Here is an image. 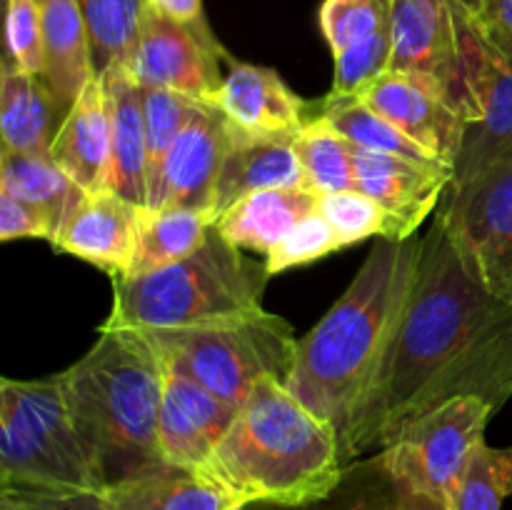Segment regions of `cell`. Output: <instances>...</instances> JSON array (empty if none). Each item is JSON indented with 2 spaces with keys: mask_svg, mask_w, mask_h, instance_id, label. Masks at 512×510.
<instances>
[{
  "mask_svg": "<svg viewBox=\"0 0 512 510\" xmlns=\"http://www.w3.org/2000/svg\"><path fill=\"white\" fill-rule=\"evenodd\" d=\"M140 210L108 188L83 193L60 220L50 243L60 253L108 273L110 280L123 278L133 260Z\"/></svg>",
  "mask_w": 512,
  "mask_h": 510,
  "instance_id": "cell-15",
  "label": "cell"
},
{
  "mask_svg": "<svg viewBox=\"0 0 512 510\" xmlns=\"http://www.w3.org/2000/svg\"><path fill=\"white\" fill-rule=\"evenodd\" d=\"M228 143L225 115L213 100H200L165 160L155 208H190L213 215L215 185Z\"/></svg>",
  "mask_w": 512,
  "mask_h": 510,
  "instance_id": "cell-17",
  "label": "cell"
},
{
  "mask_svg": "<svg viewBox=\"0 0 512 510\" xmlns=\"http://www.w3.org/2000/svg\"><path fill=\"white\" fill-rule=\"evenodd\" d=\"M53 235L55 225L48 215H43L33 205L23 203V200L13 198V195L0 193V240L3 243L25 238L53 240Z\"/></svg>",
  "mask_w": 512,
  "mask_h": 510,
  "instance_id": "cell-40",
  "label": "cell"
},
{
  "mask_svg": "<svg viewBox=\"0 0 512 510\" xmlns=\"http://www.w3.org/2000/svg\"><path fill=\"white\" fill-rule=\"evenodd\" d=\"M148 335L170 368L235 408L250 398L260 380L278 378L288 385L300 343L293 325L268 310L203 328Z\"/></svg>",
  "mask_w": 512,
  "mask_h": 510,
  "instance_id": "cell-7",
  "label": "cell"
},
{
  "mask_svg": "<svg viewBox=\"0 0 512 510\" xmlns=\"http://www.w3.org/2000/svg\"><path fill=\"white\" fill-rule=\"evenodd\" d=\"M355 190L373 198L390 215V238L408 240L428 215H435L445 190L453 183V168L425 165L398 155L375 153L350 143Z\"/></svg>",
  "mask_w": 512,
  "mask_h": 510,
  "instance_id": "cell-13",
  "label": "cell"
},
{
  "mask_svg": "<svg viewBox=\"0 0 512 510\" xmlns=\"http://www.w3.org/2000/svg\"><path fill=\"white\" fill-rule=\"evenodd\" d=\"M303 180L315 193H338L355 188L353 150L323 115L315 113L293 140Z\"/></svg>",
  "mask_w": 512,
  "mask_h": 510,
  "instance_id": "cell-31",
  "label": "cell"
},
{
  "mask_svg": "<svg viewBox=\"0 0 512 510\" xmlns=\"http://www.w3.org/2000/svg\"><path fill=\"white\" fill-rule=\"evenodd\" d=\"M165 363V360H163ZM238 408L165 363L158 443L163 460L200 470L233 425Z\"/></svg>",
  "mask_w": 512,
  "mask_h": 510,
  "instance_id": "cell-14",
  "label": "cell"
},
{
  "mask_svg": "<svg viewBox=\"0 0 512 510\" xmlns=\"http://www.w3.org/2000/svg\"><path fill=\"white\" fill-rule=\"evenodd\" d=\"M90 38V58L98 78L128 70L138 45L148 0H80Z\"/></svg>",
  "mask_w": 512,
  "mask_h": 510,
  "instance_id": "cell-29",
  "label": "cell"
},
{
  "mask_svg": "<svg viewBox=\"0 0 512 510\" xmlns=\"http://www.w3.org/2000/svg\"><path fill=\"white\" fill-rule=\"evenodd\" d=\"M325 500L333 510H448L395 473L380 453L345 465L338 488Z\"/></svg>",
  "mask_w": 512,
  "mask_h": 510,
  "instance_id": "cell-27",
  "label": "cell"
},
{
  "mask_svg": "<svg viewBox=\"0 0 512 510\" xmlns=\"http://www.w3.org/2000/svg\"><path fill=\"white\" fill-rule=\"evenodd\" d=\"M103 80L110 100V165L105 188L148 208L143 88L128 73H110Z\"/></svg>",
  "mask_w": 512,
  "mask_h": 510,
  "instance_id": "cell-23",
  "label": "cell"
},
{
  "mask_svg": "<svg viewBox=\"0 0 512 510\" xmlns=\"http://www.w3.org/2000/svg\"><path fill=\"white\" fill-rule=\"evenodd\" d=\"M200 100L185 98L173 90L143 88L145 113V153H148V208H155L160 195L165 160L178 140L180 130L188 125Z\"/></svg>",
  "mask_w": 512,
  "mask_h": 510,
  "instance_id": "cell-32",
  "label": "cell"
},
{
  "mask_svg": "<svg viewBox=\"0 0 512 510\" xmlns=\"http://www.w3.org/2000/svg\"><path fill=\"white\" fill-rule=\"evenodd\" d=\"M455 5H460V8H465V10H470V13H475L478 15V10H480V3H483V0H453Z\"/></svg>",
  "mask_w": 512,
  "mask_h": 510,
  "instance_id": "cell-44",
  "label": "cell"
},
{
  "mask_svg": "<svg viewBox=\"0 0 512 510\" xmlns=\"http://www.w3.org/2000/svg\"><path fill=\"white\" fill-rule=\"evenodd\" d=\"M215 218L205 210L143 208L130 268L123 278L155 273L193 255L213 233Z\"/></svg>",
  "mask_w": 512,
  "mask_h": 510,
  "instance_id": "cell-26",
  "label": "cell"
},
{
  "mask_svg": "<svg viewBox=\"0 0 512 510\" xmlns=\"http://www.w3.org/2000/svg\"><path fill=\"white\" fill-rule=\"evenodd\" d=\"M220 60L230 58L208 25L178 23L150 5L125 73L140 88L215 100L225 78L220 75Z\"/></svg>",
  "mask_w": 512,
  "mask_h": 510,
  "instance_id": "cell-12",
  "label": "cell"
},
{
  "mask_svg": "<svg viewBox=\"0 0 512 510\" xmlns=\"http://www.w3.org/2000/svg\"><path fill=\"white\" fill-rule=\"evenodd\" d=\"M5 58L25 73L45 75L43 20L38 0H8L5 8Z\"/></svg>",
  "mask_w": 512,
  "mask_h": 510,
  "instance_id": "cell-38",
  "label": "cell"
},
{
  "mask_svg": "<svg viewBox=\"0 0 512 510\" xmlns=\"http://www.w3.org/2000/svg\"><path fill=\"white\" fill-rule=\"evenodd\" d=\"M200 470L243 505H310L338 488L345 463L335 425L265 378Z\"/></svg>",
  "mask_w": 512,
  "mask_h": 510,
  "instance_id": "cell-3",
  "label": "cell"
},
{
  "mask_svg": "<svg viewBox=\"0 0 512 510\" xmlns=\"http://www.w3.org/2000/svg\"><path fill=\"white\" fill-rule=\"evenodd\" d=\"M358 98L433 158L455 168L468 123L438 90L413 75L385 73Z\"/></svg>",
  "mask_w": 512,
  "mask_h": 510,
  "instance_id": "cell-16",
  "label": "cell"
},
{
  "mask_svg": "<svg viewBox=\"0 0 512 510\" xmlns=\"http://www.w3.org/2000/svg\"><path fill=\"white\" fill-rule=\"evenodd\" d=\"M320 213L328 218L343 245L363 243L368 238H390V215L360 190H338L320 195Z\"/></svg>",
  "mask_w": 512,
  "mask_h": 510,
  "instance_id": "cell-35",
  "label": "cell"
},
{
  "mask_svg": "<svg viewBox=\"0 0 512 510\" xmlns=\"http://www.w3.org/2000/svg\"><path fill=\"white\" fill-rule=\"evenodd\" d=\"M318 23L333 55L390 30V0H323Z\"/></svg>",
  "mask_w": 512,
  "mask_h": 510,
  "instance_id": "cell-34",
  "label": "cell"
},
{
  "mask_svg": "<svg viewBox=\"0 0 512 510\" xmlns=\"http://www.w3.org/2000/svg\"><path fill=\"white\" fill-rule=\"evenodd\" d=\"M318 205L320 193L308 185L258 190L225 210L215 220V230L235 248L268 255Z\"/></svg>",
  "mask_w": 512,
  "mask_h": 510,
  "instance_id": "cell-24",
  "label": "cell"
},
{
  "mask_svg": "<svg viewBox=\"0 0 512 510\" xmlns=\"http://www.w3.org/2000/svg\"><path fill=\"white\" fill-rule=\"evenodd\" d=\"M213 103L235 133L258 138H295L310 120L300 95L265 65L230 60Z\"/></svg>",
  "mask_w": 512,
  "mask_h": 510,
  "instance_id": "cell-18",
  "label": "cell"
},
{
  "mask_svg": "<svg viewBox=\"0 0 512 510\" xmlns=\"http://www.w3.org/2000/svg\"><path fill=\"white\" fill-rule=\"evenodd\" d=\"M98 333L93 348L58 378L70 418L108 488L165 463L158 443L165 363L143 330Z\"/></svg>",
  "mask_w": 512,
  "mask_h": 510,
  "instance_id": "cell-4",
  "label": "cell"
},
{
  "mask_svg": "<svg viewBox=\"0 0 512 510\" xmlns=\"http://www.w3.org/2000/svg\"><path fill=\"white\" fill-rule=\"evenodd\" d=\"M475 18L495 43L512 50V0H483Z\"/></svg>",
  "mask_w": 512,
  "mask_h": 510,
  "instance_id": "cell-41",
  "label": "cell"
},
{
  "mask_svg": "<svg viewBox=\"0 0 512 510\" xmlns=\"http://www.w3.org/2000/svg\"><path fill=\"white\" fill-rule=\"evenodd\" d=\"M458 13L468 60L470 123L450 188L480 178L512 155V50L495 43L475 13L460 5Z\"/></svg>",
  "mask_w": 512,
  "mask_h": 510,
  "instance_id": "cell-9",
  "label": "cell"
},
{
  "mask_svg": "<svg viewBox=\"0 0 512 510\" xmlns=\"http://www.w3.org/2000/svg\"><path fill=\"white\" fill-rule=\"evenodd\" d=\"M155 10L185 25H208L203 13V0H148Z\"/></svg>",
  "mask_w": 512,
  "mask_h": 510,
  "instance_id": "cell-42",
  "label": "cell"
},
{
  "mask_svg": "<svg viewBox=\"0 0 512 510\" xmlns=\"http://www.w3.org/2000/svg\"><path fill=\"white\" fill-rule=\"evenodd\" d=\"M60 115L43 78L5 58L0 73V140L10 153H50Z\"/></svg>",
  "mask_w": 512,
  "mask_h": 510,
  "instance_id": "cell-25",
  "label": "cell"
},
{
  "mask_svg": "<svg viewBox=\"0 0 512 510\" xmlns=\"http://www.w3.org/2000/svg\"><path fill=\"white\" fill-rule=\"evenodd\" d=\"M390 55H393V35L390 30L373 35L368 40L350 45L333 55V88L330 95L335 98H358L378 78L390 70Z\"/></svg>",
  "mask_w": 512,
  "mask_h": 510,
  "instance_id": "cell-36",
  "label": "cell"
},
{
  "mask_svg": "<svg viewBox=\"0 0 512 510\" xmlns=\"http://www.w3.org/2000/svg\"><path fill=\"white\" fill-rule=\"evenodd\" d=\"M240 510H333L328 505V500H318V503L310 505H270V503H250Z\"/></svg>",
  "mask_w": 512,
  "mask_h": 510,
  "instance_id": "cell-43",
  "label": "cell"
},
{
  "mask_svg": "<svg viewBox=\"0 0 512 510\" xmlns=\"http://www.w3.org/2000/svg\"><path fill=\"white\" fill-rule=\"evenodd\" d=\"M435 213L470 273L512 305V155L480 178L445 190Z\"/></svg>",
  "mask_w": 512,
  "mask_h": 510,
  "instance_id": "cell-10",
  "label": "cell"
},
{
  "mask_svg": "<svg viewBox=\"0 0 512 510\" xmlns=\"http://www.w3.org/2000/svg\"><path fill=\"white\" fill-rule=\"evenodd\" d=\"M110 510H240L235 495L220 488L203 470L163 463L103 490Z\"/></svg>",
  "mask_w": 512,
  "mask_h": 510,
  "instance_id": "cell-22",
  "label": "cell"
},
{
  "mask_svg": "<svg viewBox=\"0 0 512 510\" xmlns=\"http://www.w3.org/2000/svg\"><path fill=\"white\" fill-rule=\"evenodd\" d=\"M38 8L45 50L43 83L63 120L85 85L95 78L88 25L80 0H38Z\"/></svg>",
  "mask_w": 512,
  "mask_h": 510,
  "instance_id": "cell-21",
  "label": "cell"
},
{
  "mask_svg": "<svg viewBox=\"0 0 512 510\" xmlns=\"http://www.w3.org/2000/svg\"><path fill=\"white\" fill-rule=\"evenodd\" d=\"M0 510H110L100 493L40 488V485H0Z\"/></svg>",
  "mask_w": 512,
  "mask_h": 510,
  "instance_id": "cell-39",
  "label": "cell"
},
{
  "mask_svg": "<svg viewBox=\"0 0 512 510\" xmlns=\"http://www.w3.org/2000/svg\"><path fill=\"white\" fill-rule=\"evenodd\" d=\"M493 415L485 400L453 398L405 425L380 455L395 473L450 510L455 488L478 445L485 443Z\"/></svg>",
  "mask_w": 512,
  "mask_h": 510,
  "instance_id": "cell-8",
  "label": "cell"
},
{
  "mask_svg": "<svg viewBox=\"0 0 512 510\" xmlns=\"http://www.w3.org/2000/svg\"><path fill=\"white\" fill-rule=\"evenodd\" d=\"M512 495V445L493 448L483 443L470 458L450 510H503Z\"/></svg>",
  "mask_w": 512,
  "mask_h": 510,
  "instance_id": "cell-33",
  "label": "cell"
},
{
  "mask_svg": "<svg viewBox=\"0 0 512 510\" xmlns=\"http://www.w3.org/2000/svg\"><path fill=\"white\" fill-rule=\"evenodd\" d=\"M0 193L33 205L53 220L58 230L83 190L65 175L50 153H10L0 150Z\"/></svg>",
  "mask_w": 512,
  "mask_h": 510,
  "instance_id": "cell-28",
  "label": "cell"
},
{
  "mask_svg": "<svg viewBox=\"0 0 512 510\" xmlns=\"http://www.w3.org/2000/svg\"><path fill=\"white\" fill-rule=\"evenodd\" d=\"M318 115H323L340 135H345L350 143L360 145V148H368L385 155H398V158L413 160V163H440L438 158H433L428 150L413 143L403 130L395 128L390 120L375 113L360 98H335V95H328L320 103Z\"/></svg>",
  "mask_w": 512,
  "mask_h": 510,
  "instance_id": "cell-30",
  "label": "cell"
},
{
  "mask_svg": "<svg viewBox=\"0 0 512 510\" xmlns=\"http://www.w3.org/2000/svg\"><path fill=\"white\" fill-rule=\"evenodd\" d=\"M343 240L333 230L320 208L300 220L268 255H265V268L270 275L285 273L298 265H310L320 258H328L335 250H343Z\"/></svg>",
  "mask_w": 512,
  "mask_h": 510,
  "instance_id": "cell-37",
  "label": "cell"
},
{
  "mask_svg": "<svg viewBox=\"0 0 512 510\" xmlns=\"http://www.w3.org/2000/svg\"><path fill=\"white\" fill-rule=\"evenodd\" d=\"M512 395V305L465 265L445 220L423 235L413 285L363 385L343 445L350 465L383 450L420 415L453 398L498 413Z\"/></svg>",
  "mask_w": 512,
  "mask_h": 510,
  "instance_id": "cell-1",
  "label": "cell"
},
{
  "mask_svg": "<svg viewBox=\"0 0 512 510\" xmlns=\"http://www.w3.org/2000/svg\"><path fill=\"white\" fill-rule=\"evenodd\" d=\"M0 483L105 490L103 475L70 418L58 375L0 380Z\"/></svg>",
  "mask_w": 512,
  "mask_h": 510,
  "instance_id": "cell-6",
  "label": "cell"
},
{
  "mask_svg": "<svg viewBox=\"0 0 512 510\" xmlns=\"http://www.w3.org/2000/svg\"><path fill=\"white\" fill-rule=\"evenodd\" d=\"M420 245L423 235L378 238L350 288L298 343L288 390L335 425L340 445L385 335L413 285Z\"/></svg>",
  "mask_w": 512,
  "mask_h": 510,
  "instance_id": "cell-2",
  "label": "cell"
},
{
  "mask_svg": "<svg viewBox=\"0 0 512 510\" xmlns=\"http://www.w3.org/2000/svg\"><path fill=\"white\" fill-rule=\"evenodd\" d=\"M393 55L388 73L420 78L470 123L468 60L453 0H390Z\"/></svg>",
  "mask_w": 512,
  "mask_h": 510,
  "instance_id": "cell-11",
  "label": "cell"
},
{
  "mask_svg": "<svg viewBox=\"0 0 512 510\" xmlns=\"http://www.w3.org/2000/svg\"><path fill=\"white\" fill-rule=\"evenodd\" d=\"M270 273L218 230L180 263L138 278L113 280V310L100 328L143 333L203 328L248 318L263 308Z\"/></svg>",
  "mask_w": 512,
  "mask_h": 510,
  "instance_id": "cell-5",
  "label": "cell"
},
{
  "mask_svg": "<svg viewBox=\"0 0 512 510\" xmlns=\"http://www.w3.org/2000/svg\"><path fill=\"white\" fill-rule=\"evenodd\" d=\"M50 155L83 193L105 188L110 165V100L103 78L95 75L60 120Z\"/></svg>",
  "mask_w": 512,
  "mask_h": 510,
  "instance_id": "cell-19",
  "label": "cell"
},
{
  "mask_svg": "<svg viewBox=\"0 0 512 510\" xmlns=\"http://www.w3.org/2000/svg\"><path fill=\"white\" fill-rule=\"evenodd\" d=\"M293 140L295 138H258V135L235 133L230 128V143L220 165L218 185H215V220L245 195H253L258 190L305 185Z\"/></svg>",
  "mask_w": 512,
  "mask_h": 510,
  "instance_id": "cell-20",
  "label": "cell"
}]
</instances>
